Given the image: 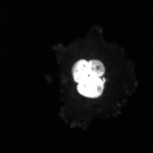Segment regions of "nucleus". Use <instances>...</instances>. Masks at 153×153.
Masks as SVG:
<instances>
[{"label":"nucleus","instance_id":"f257e3e1","mask_svg":"<svg viewBox=\"0 0 153 153\" xmlns=\"http://www.w3.org/2000/svg\"><path fill=\"white\" fill-rule=\"evenodd\" d=\"M78 92L90 98H95L102 94L104 90V82L101 77H95L91 80L78 83Z\"/></svg>","mask_w":153,"mask_h":153},{"label":"nucleus","instance_id":"f03ea898","mask_svg":"<svg viewBox=\"0 0 153 153\" xmlns=\"http://www.w3.org/2000/svg\"><path fill=\"white\" fill-rule=\"evenodd\" d=\"M104 64L97 60H92L89 62V73L95 77H102L105 74Z\"/></svg>","mask_w":153,"mask_h":153},{"label":"nucleus","instance_id":"7ed1b4c3","mask_svg":"<svg viewBox=\"0 0 153 153\" xmlns=\"http://www.w3.org/2000/svg\"><path fill=\"white\" fill-rule=\"evenodd\" d=\"M101 78H102V81L105 82V78H104V77H101Z\"/></svg>","mask_w":153,"mask_h":153}]
</instances>
